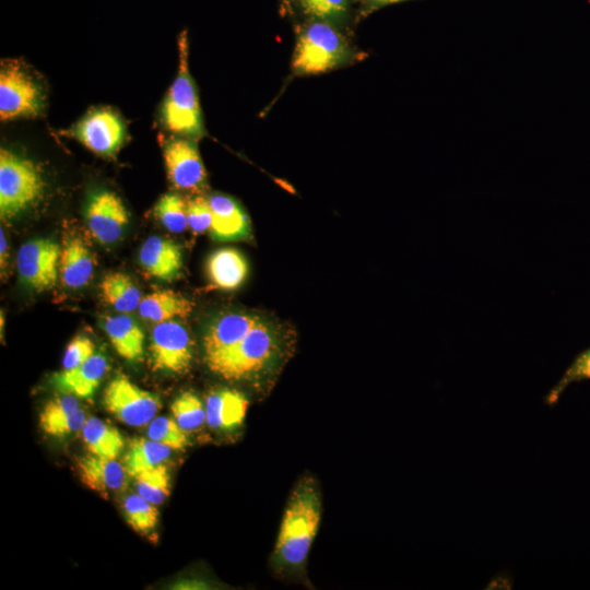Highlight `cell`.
<instances>
[{
    "label": "cell",
    "mask_w": 590,
    "mask_h": 590,
    "mask_svg": "<svg viewBox=\"0 0 590 590\" xmlns=\"http://www.w3.org/2000/svg\"><path fill=\"white\" fill-rule=\"evenodd\" d=\"M8 260H9V252H8V241L4 235L3 229L0 231V264H1V274L3 275V272L8 269Z\"/></svg>",
    "instance_id": "obj_36"
},
{
    "label": "cell",
    "mask_w": 590,
    "mask_h": 590,
    "mask_svg": "<svg viewBox=\"0 0 590 590\" xmlns=\"http://www.w3.org/2000/svg\"><path fill=\"white\" fill-rule=\"evenodd\" d=\"M208 200L212 213L209 232L213 239L231 241L249 237L250 222L237 201L225 194H213Z\"/></svg>",
    "instance_id": "obj_16"
},
{
    "label": "cell",
    "mask_w": 590,
    "mask_h": 590,
    "mask_svg": "<svg viewBox=\"0 0 590 590\" xmlns=\"http://www.w3.org/2000/svg\"><path fill=\"white\" fill-rule=\"evenodd\" d=\"M95 353V345L84 335L74 337L66 347L62 357V369L69 370L78 367Z\"/></svg>",
    "instance_id": "obj_32"
},
{
    "label": "cell",
    "mask_w": 590,
    "mask_h": 590,
    "mask_svg": "<svg viewBox=\"0 0 590 590\" xmlns=\"http://www.w3.org/2000/svg\"><path fill=\"white\" fill-rule=\"evenodd\" d=\"M139 261L150 276L169 282L182 269V251L172 239L150 236L139 250Z\"/></svg>",
    "instance_id": "obj_15"
},
{
    "label": "cell",
    "mask_w": 590,
    "mask_h": 590,
    "mask_svg": "<svg viewBox=\"0 0 590 590\" xmlns=\"http://www.w3.org/2000/svg\"><path fill=\"white\" fill-rule=\"evenodd\" d=\"M206 275L217 288L232 291L239 287L248 275V263L235 248H221L206 260Z\"/></svg>",
    "instance_id": "obj_18"
},
{
    "label": "cell",
    "mask_w": 590,
    "mask_h": 590,
    "mask_svg": "<svg viewBox=\"0 0 590 590\" xmlns=\"http://www.w3.org/2000/svg\"><path fill=\"white\" fill-rule=\"evenodd\" d=\"M304 11L317 19L333 20L343 15L349 0H298Z\"/></svg>",
    "instance_id": "obj_34"
},
{
    "label": "cell",
    "mask_w": 590,
    "mask_h": 590,
    "mask_svg": "<svg viewBox=\"0 0 590 590\" xmlns=\"http://www.w3.org/2000/svg\"><path fill=\"white\" fill-rule=\"evenodd\" d=\"M370 9H377L389 4H396L408 0H366Z\"/></svg>",
    "instance_id": "obj_38"
},
{
    "label": "cell",
    "mask_w": 590,
    "mask_h": 590,
    "mask_svg": "<svg viewBox=\"0 0 590 590\" xmlns=\"http://www.w3.org/2000/svg\"><path fill=\"white\" fill-rule=\"evenodd\" d=\"M81 435L88 452L99 457L117 459L125 448L121 433L95 416L86 418Z\"/></svg>",
    "instance_id": "obj_22"
},
{
    "label": "cell",
    "mask_w": 590,
    "mask_h": 590,
    "mask_svg": "<svg viewBox=\"0 0 590 590\" xmlns=\"http://www.w3.org/2000/svg\"><path fill=\"white\" fill-rule=\"evenodd\" d=\"M45 108V93L31 69L16 59H5L0 67V118H33Z\"/></svg>",
    "instance_id": "obj_6"
},
{
    "label": "cell",
    "mask_w": 590,
    "mask_h": 590,
    "mask_svg": "<svg viewBox=\"0 0 590 590\" xmlns=\"http://www.w3.org/2000/svg\"><path fill=\"white\" fill-rule=\"evenodd\" d=\"M78 397L69 393L55 397L46 402L39 414L40 429L80 408Z\"/></svg>",
    "instance_id": "obj_31"
},
{
    "label": "cell",
    "mask_w": 590,
    "mask_h": 590,
    "mask_svg": "<svg viewBox=\"0 0 590 590\" xmlns=\"http://www.w3.org/2000/svg\"><path fill=\"white\" fill-rule=\"evenodd\" d=\"M71 135L93 153L114 156L127 138L121 116L109 107H98L85 114L71 129Z\"/></svg>",
    "instance_id": "obj_9"
},
{
    "label": "cell",
    "mask_w": 590,
    "mask_h": 590,
    "mask_svg": "<svg viewBox=\"0 0 590 590\" xmlns=\"http://www.w3.org/2000/svg\"><path fill=\"white\" fill-rule=\"evenodd\" d=\"M103 328L119 356L128 362L142 358L144 333L132 317L126 314L109 316L105 318Z\"/></svg>",
    "instance_id": "obj_19"
},
{
    "label": "cell",
    "mask_w": 590,
    "mask_h": 590,
    "mask_svg": "<svg viewBox=\"0 0 590 590\" xmlns=\"http://www.w3.org/2000/svg\"><path fill=\"white\" fill-rule=\"evenodd\" d=\"M94 267L93 255L81 239L71 238L61 248L59 276L64 286H85L93 275Z\"/></svg>",
    "instance_id": "obj_20"
},
{
    "label": "cell",
    "mask_w": 590,
    "mask_h": 590,
    "mask_svg": "<svg viewBox=\"0 0 590 590\" xmlns=\"http://www.w3.org/2000/svg\"><path fill=\"white\" fill-rule=\"evenodd\" d=\"M154 215L172 233H182L188 226L187 202L175 192L165 193L158 199Z\"/></svg>",
    "instance_id": "obj_27"
},
{
    "label": "cell",
    "mask_w": 590,
    "mask_h": 590,
    "mask_svg": "<svg viewBox=\"0 0 590 590\" xmlns=\"http://www.w3.org/2000/svg\"><path fill=\"white\" fill-rule=\"evenodd\" d=\"M353 56L340 32L328 23L316 22L298 36L292 66L300 75L320 74L345 64Z\"/></svg>",
    "instance_id": "obj_4"
},
{
    "label": "cell",
    "mask_w": 590,
    "mask_h": 590,
    "mask_svg": "<svg viewBox=\"0 0 590 590\" xmlns=\"http://www.w3.org/2000/svg\"><path fill=\"white\" fill-rule=\"evenodd\" d=\"M107 370L106 356L102 353H94L78 367L69 370L62 369L55 374L51 381L63 393L87 399L94 394Z\"/></svg>",
    "instance_id": "obj_17"
},
{
    "label": "cell",
    "mask_w": 590,
    "mask_h": 590,
    "mask_svg": "<svg viewBox=\"0 0 590 590\" xmlns=\"http://www.w3.org/2000/svg\"><path fill=\"white\" fill-rule=\"evenodd\" d=\"M86 418V412L82 408H79L74 412L45 426L42 430L54 437H63L81 430Z\"/></svg>",
    "instance_id": "obj_35"
},
{
    "label": "cell",
    "mask_w": 590,
    "mask_h": 590,
    "mask_svg": "<svg viewBox=\"0 0 590 590\" xmlns=\"http://www.w3.org/2000/svg\"><path fill=\"white\" fill-rule=\"evenodd\" d=\"M0 320H1V338H3V311H1V317H0Z\"/></svg>",
    "instance_id": "obj_39"
},
{
    "label": "cell",
    "mask_w": 590,
    "mask_h": 590,
    "mask_svg": "<svg viewBox=\"0 0 590 590\" xmlns=\"http://www.w3.org/2000/svg\"><path fill=\"white\" fill-rule=\"evenodd\" d=\"M61 248L50 238L24 243L16 255V269L22 283L36 292L52 288L59 276Z\"/></svg>",
    "instance_id": "obj_10"
},
{
    "label": "cell",
    "mask_w": 590,
    "mask_h": 590,
    "mask_svg": "<svg viewBox=\"0 0 590 590\" xmlns=\"http://www.w3.org/2000/svg\"><path fill=\"white\" fill-rule=\"evenodd\" d=\"M178 50L177 75L164 98L161 119L172 133L196 140L204 134V127L197 87L188 67L186 32L179 36Z\"/></svg>",
    "instance_id": "obj_3"
},
{
    "label": "cell",
    "mask_w": 590,
    "mask_h": 590,
    "mask_svg": "<svg viewBox=\"0 0 590 590\" xmlns=\"http://www.w3.org/2000/svg\"><path fill=\"white\" fill-rule=\"evenodd\" d=\"M148 437L168 446L173 450H184L190 445L188 433L167 416H155L146 429Z\"/></svg>",
    "instance_id": "obj_29"
},
{
    "label": "cell",
    "mask_w": 590,
    "mask_h": 590,
    "mask_svg": "<svg viewBox=\"0 0 590 590\" xmlns=\"http://www.w3.org/2000/svg\"><path fill=\"white\" fill-rule=\"evenodd\" d=\"M188 226L193 233L200 234L210 229L212 213L209 200L196 196L187 202Z\"/></svg>",
    "instance_id": "obj_33"
},
{
    "label": "cell",
    "mask_w": 590,
    "mask_h": 590,
    "mask_svg": "<svg viewBox=\"0 0 590 590\" xmlns=\"http://www.w3.org/2000/svg\"><path fill=\"white\" fill-rule=\"evenodd\" d=\"M249 399L239 390L217 388L205 398L206 425L221 434L239 430L245 422Z\"/></svg>",
    "instance_id": "obj_13"
},
{
    "label": "cell",
    "mask_w": 590,
    "mask_h": 590,
    "mask_svg": "<svg viewBox=\"0 0 590 590\" xmlns=\"http://www.w3.org/2000/svg\"><path fill=\"white\" fill-rule=\"evenodd\" d=\"M586 379H590V349L583 351L574 359L562 378L548 391L545 397L546 404H555L569 385Z\"/></svg>",
    "instance_id": "obj_30"
},
{
    "label": "cell",
    "mask_w": 590,
    "mask_h": 590,
    "mask_svg": "<svg viewBox=\"0 0 590 590\" xmlns=\"http://www.w3.org/2000/svg\"><path fill=\"white\" fill-rule=\"evenodd\" d=\"M293 352V338L278 323L245 311L217 315L202 335L206 367L229 382L269 393Z\"/></svg>",
    "instance_id": "obj_1"
},
{
    "label": "cell",
    "mask_w": 590,
    "mask_h": 590,
    "mask_svg": "<svg viewBox=\"0 0 590 590\" xmlns=\"http://www.w3.org/2000/svg\"><path fill=\"white\" fill-rule=\"evenodd\" d=\"M150 367L154 371L186 374L193 361L188 330L176 320L155 323L150 341Z\"/></svg>",
    "instance_id": "obj_8"
},
{
    "label": "cell",
    "mask_w": 590,
    "mask_h": 590,
    "mask_svg": "<svg viewBox=\"0 0 590 590\" xmlns=\"http://www.w3.org/2000/svg\"><path fill=\"white\" fill-rule=\"evenodd\" d=\"M103 403L108 413L129 426L149 424L161 410L157 396L139 388L125 375H117L107 385Z\"/></svg>",
    "instance_id": "obj_7"
},
{
    "label": "cell",
    "mask_w": 590,
    "mask_h": 590,
    "mask_svg": "<svg viewBox=\"0 0 590 590\" xmlns=\"http://www.w3.org/2000/svg\"><path fill=\"white\" fill-rule=\"evenodd\" d=\"M173 418L186 432L200 430L206 424L205 404L192 391L181 392L172 403Z\"/></svg>",
    "instance_id": "obj_25"
},
{
    "label": "cell",
    "mask_w": 590,
    "mask_h": 590,
    "mask_svg": "<svg viewBox=\"0 0 590 590\" xmlns=\"http://www.w3.org/2000/svg\"><path fill=\"white\" fill-rule=\"evenodd\" d=\"M102 299L115 310L127 314L138 309L142 299L139 287L130 276L121 272H110L99 284Z\"/></svg>",
    "instance_id": "obj_24"
},
{
    "label": "cell",
    "mask_w": 590,
    "mask_h": 590,
    "mask_svg": "<svg viewBox=\"0 0 590 590\" xmlns=\"http://www.w3.org/2000/svg\"><path fill=\"white\" fill-rule=\"evenodd\" d=\"M192 303L180 293L158 290L142 297L138 311L143 319L158 323L186 318L192 311Z\"/></svg>",
    "instance_id": "obj_21"
},
{
    "label": "cell",
    "mask_w": 590,
    "mask_h": 590,
    "mask_svg": "<svg viewBox=\"0 0 590 590\" xmlns=\"http://www.w3.org/2000/svg\"><path fill=\"white\" fill-rule=\"evenodd\" d=\"M155 506L137 493L125 498L122 508L127 522L135 532L150 534L158 522V510Z\"/></svg>",
    "instance_id": "obj_26"
},
{
    "label": "cell",
    "mask_w": 590,
    "mask_h": 590,
    "mask_svg": "<svg viewBox=\"0 0 590 590\" xmlns=\"http://www.w3.org/2000/svg\"><path fill=\"white\" fill-rule=\"evenodd\" d=\"M177 589H209V583L200 579H185L178 581L176 585Z\"/></svg>",
    "instance_id": "obj_37"
},
{
    "label": "cell",
    "mask_w": 590,
    "mask_h": 590,
    "mask_svg": "<svg viewBox=\"0 0 590 590\" xmlns=\"http://www.w3.org/2000/svg\"><path fill=\"white\" fill-rule=\"evenodd\" d=\"M164 163L170 184L180 190L198 191L206 173L193 139L175 137L164 146Z\"/></svg>",
    "instance_id": "obj_12"
},
{
    "label": "cell",
    "mask_w": 590,
    "mask_h": 590,
    "mask_svg": "<svg viewBox=\"0 0 590 590\" xmlns=\"http://www.w3.org/2000/svg\"><path fill=\"white\" fill-rule=\"evenodd\" d=\"M172 450L168 446L151 438H133L129 441L122 464L126 472L134 477L164 463L170 456Z\"/></svg>",
    "instance_id": "obj_23"
},
{
    "label": "cell",
    "mask_w": 590,
    "mask_h": 590,
    "mask_svg": "<svg viewBox=\"0 0 590 590\" xmlns=\"http://www.w3.org/2000/svg\"><path fill=\"white\" fill-rule=\"evenodd\" d=\"M43 177L34 163L19 154L0 151V216L9 221L33 205L43 194Z\"/></svg>",
    "instance_id": "obj_5"
},
{
    "label": "cell",
    "mask_w": 590,
    "mask_h": 590,
    "mask_svg": "<svg viewBox=\"0 0 590 590\" xmlns=\"http://www.w3.org/2000/svg\"><path fill=\"white\" fill-rule=\"evenodd\" d=\"M84 219L91 235L99 244L109 245L122 236L129 214L119 196L108 189L98 188L87 194Z\"/></svg>",
    "instance_id": "obj_11"
},
{
    "label": "cell",
    "mask_w": 590,
    "mask_h": 590,
    "mask_svg": "<svg viewBox=\"0 0 590 590\" xmlns=\"http://www.w3.org/2000/svg\"><path fill=\"white\" fill-rule=\"evenodd\" d=\"M137 493L149 502L160 505L170 493V477L163 463L134 476Z\"/></svg>",
    "instance_id": "obj_28"
},
{
    "label": "cell",
    "mask_w": 590,
    "mask_h": 590,
    "mask_svg": "<svg viewBox=\"0 0 590 590\" xmlns=\"http://www.w3.org/2000/svg\"><path fill=\"white\" fill-rule=\"evenodd\" d=\"M75 465L80 481L105 498L126 485V470L116 459L88 453L78 458Z\"/></svg>",
    "instance_id": "obj_14"
},
{
    "label": "cell",
    "mask_w": 590,
    "mask_h": 590,
    "mask_svg": "<svg viewBox=\"0 0 590 590\" xmlns=\"http://www.w3.org/2000/svg\"><path fill=\"white\" fill-rule=\"evenodd\" d=\"M323 497L320 482L305 472L295 482L280 522L269 567L276 579L310 586L307 563L320 528Z\"/></svg>",
    "instance_id": "obj_2"
}]
</instances>
